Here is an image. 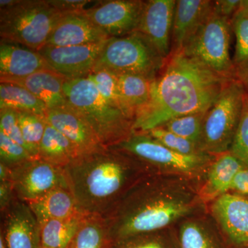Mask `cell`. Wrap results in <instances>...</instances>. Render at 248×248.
Returning <instances> with one entry per match:
<instances>
[{
  "label": "cell",
  "instance_id": "1",
  "mask_svg": "<svg viewBox=\"0 0 248 248\" xmlns=\"http://www.w3.org/2000/svg\"><path fill=\"white\" fill-rule=\"evenodd\" d=\"M199 186L187 178L155 173L142 179L105 217L114 242L176 226L187 217L206 211Z\"/></svg>",
  "mask_w": 248,
  "mask_h": 248
},
{
  "label": "cell",
  "instance_id": "2",
  "mask_svg": "<svg viewBox=\"0 0 248 248\" xmlns=\"http://www.w3.org/2000/svg\"><path fill=\"white\" fill-rule=\"evenodd\" d=\"M153 81L148 104L134 120V131L147 132L179 116L205 112L230 80L184 52L172 54Z\"/></svg>",
  "mask_w": 248,
  "mask_h": 248
},
{
  "label": "cell",
  "instance_id": "3",
  "mask_svg": "<svg viewBox=\"0 0 248 248\" xmlns=\"http://www.w3.org/2000/svg\"><path fill=\"white\" fill-rule=\"evenodd\" d=\"M63 169L79 211L104 217L133 186L154 174L133 156L110 148L78 156Z\"/></svg>",
  "mask_w": 248,
  "mask_h": 248
},
{
  "label": "cell",
  "instance_id": "4",
  "mask_svg": "<svg viewBox=\"0 0 248 248\" xmlns=\"http://www.w3.org/2000/svg\"><path fill=\"white\" fill-rule=\"evenodd\" d=\"M63 91L67 103L84 117L107 148L133 133V119L110 105L89 78L66 79Z\"/></svg>",
  "mask_w": 248,
  "mask_h": 248
},
{
  "label": "cell",
  "instance_id": "5",
  "mask_svg": "<svg viewBox=\"0 0 248 248\" xmlns=\"http://www.w3.org/2000/svg\"><path fill=\"white\" fill-rule=\"evenodd\" d=\"M61 16L48 0H1V41L38 51Z\"/></svg>",
  "mask_w": 248,
  "mask_h": 248
},
{
  "label": "cell",
  "instance_id": "6",
  "mask_svg": "<svg viewBox=\"0 0 248 248\" xmlns=\"http://www.w3.org/2000/svg\"><path fill=\"white\" fill-rule=\"evenodd\" d=\"M133 156L155 174L179 176L200 183L215 156L179 154L145 132L133 131L124 141L109 147Z\"/></svg>",
  "mask_w": 248,
  "mask_h": 248
},
{
  "label": "cell",
  "instance_id": "7",
  "mask_svg": "<svg viewBox=\"0 0 248 248\" xmlns=\"http://www.w3.org/2000/svg\"><path fill=\"white\" fill-rule=\"evenodd\" d=\"M244 94L241 83L230 80L205 112L199 143L203 153L216 156L230 151L241 120Z\"/></svg>",
  "mask_w": 248,
  "mask_h": 248
},
{
  "label": "cell",
  "instance_id": "8",
  "mask_svg": "<svg viewBox=\"0 0 248 248\" xmlns=\"http://www.w3.org/2000/svg\"><path fill=\"white\" fill-rule=\"evenodd\" d=\"M166 62L144 37L135 32L110 37L93 71L106 70L117 76L137 75L155 79Z\"/></svg>",
  "mask_w": 248,
  "mask_h": 248
},
{
  "label": "cell",
  "instance_id": "9",
  "mask_svg": "<svg viewBox=\"0 0 248 248\" xmlns=\"http://www.w3.org/2000/svg\"><path fill=\"white\" fill-rule=\"evenodd\" d=\"M231 31V20L213 10L182 51L219 76L234 79L235 66L230 55Z\"/></svg>",
  "mask_w": 248,
  "mask_h": 248
},
{
  "label": "cell",
  "instance_id": "10",
  "mask_svg": "<svg viewBox=\"0 0 248 248\" xmlns=\"http://www.w3.org/2000/svg\"><path fill=\"white\" fill-rule=\"evenodd\" d=\"M10 169L15 194L26 203L38 200L58 187H68L64 169L44 160L34 158Z\"/></svg>",
  "mask_w": 248,
  "mask_h": 248
},
{
  "label": "cell",
  "instance_id": "11",
  "mask_svg": "<svg viewBox=\"0 0 248 248\" xmlns=\"http://www.w3.org/2000/svg\"><path fill=\"white\" fill-rule=\"evenodd\" d=\"M144 4L140 0L99 1L84 13L109 37H123L136 32Z\"/></svg>",
  "mask_w": 248,
  "mask_h": 248
},
{
  "label": "cell",
  "instance_id": "12",
  "mask_svg": "<svg viewBox=\"0 0 248 248\" xmlns=\"http://www.w3.org/2000/svg\"><path fill=\"white\" fill-rule=\"evenodd\" d=\"M231 248H248V197L228 192L208 206Z\"/></svg>",
  "mask_w": 248,
  "mask_h": 248
},
{
  "label": "cell",
  "instance_id": "13",
  "mask_svg": "<svg viewBox=\"0 0 248 248\" xmlns=\"http://www.w3.org/2000/svg\"><path fill=\"white\" fill-rule=\"evenodd\" d=\"M107 40L91 45L70 46L46 45L38 52L52 71L66 79L86 78L94 69Z\"/></svg>",
  "mask_w": 248,
  "mask_h": 248
},
{
  "label": "cell",
  "instance_id": "14",
  "mask_svg": "<svg viewBox=\"0 0 248 248\" xmlns=\"http://www.w3.org/2000/svg\"><path fill=\"white\" fill-rule=\"evenodd\" d=\"M175 0L145 1L136 32L140 34L167 61L171 55V42Z\"/></svg>",
  "mask_w": 248,
  "mask_h": 248
},
{
  "label": "cell",
  "instance_id": "15",
  "mask_svg": "<svg viewBox=\"0 0 248 248\" xmlns=\"http://www.w3.org/2000/svg\"><path fill=\"white\" fill-rule=\"evenodd\" d=\"M45 118L73 143L79 156L107 148L84 117L68 103L61 107L48 109Z\"/></svg>",
  "mask_w": 248,
  "mask_h": 248
},
{
  "label": "cell",
  "instance_id": "16",
  "mask_svg": "<svg viewBox=\"0 0 248 248\" xmlns=\"http://www.w3.org/2000/svg\"><path fill=\"white\" fill-rule=\"evenodd\" d=\"M1 234L8 248H40V225L28 204L17 197L1 213Z\"/></svg>",
  "mask_w": 248,
  "mask_h": 248
},
{
  "label": "cell",
  "instance_id": "17",
  "mask_svg": "<svg viewBox=\"0 0 248 248\" xmlns=\"http://www.w3.org/2000/svg\"><path fill=\"white\" fill-rule=\"evenodd\" d=\"M110 38L84 14V11L62 14L46 46H70L91 45Z\"/></svg>",
  "mask_w": 248,
  "mask_h": 248
},
{
  "label": "cell",
  "instance_id": "18",
  "mask_svg": "<svg viewBox=\"0 0 248 248\" xmlns=\"http://www.w3.org/2000/svg\"><path fill=\"white\" fill-rule=\"evenodd\" d=\"M213 10V1L177 0L176 1L171 55L184 50Z\"/></svg>",
  "mask_w": 248,
  "mask_h": 248
},
{
  "label": "cell",
  "instance_id": "19",
  "mask_svg": "<svg viewBox=\"0 0 248 248\" xmlns=\"http://www.w3.org/2000/svg\"><path fill=\"white\" fill-rule=\"evenodd\" d=\"M176 227L182 248H231L208 210L184 218Z\"/></svg>",
  "mask_w": 248,
  "mask_h": 248
},
{
  "label": "cell",
  "instance_id": "20",
  "mask_svg": "<svg viewBox=\"0 0 248 248\" xmlns=\"http://www.w3.org/2000/svg\"><path fill=\"white\" fill-rule=\"evenodd\" d=\"M244 166L230 151L215 156L199 186L202 202L208 206L213 201L229 192L235 175Z\"/></svg>",
  "mask_w": 248,
  "mask_h": 248
},
{
  "label": "cell",
  "instance_id": "21",
  "mask_svg": "<svg viewBox=\"0 0 248 248\" xmlns=\"http://www.w3.org/2000/svg\"><path fill=\"white\" fill-rule=\"evenodd\" d=\"M64 77L51 70H44L24 78L0 77L1 83H11L22 86L42 101L48 109L66 105L63 91Z\"/></svg>",
  "mask_w": 248,
  "mask_h": 248
},
{
  "label": "cell",
  "instance_id": "22",
  "mask_svg": "<svg viewBox=\"0 0 248 248\" xmlns=\"http://www.w3.org/2000/svg\"><path fill=\"white\" fill-rule=\"evenodd\" d=\"M44 70L51 68L38 51L17 44L1 41L0 77L24 78Z\"/></svg>",
  "mask_w": 248,
  "mask_h": 248
},
{
  "label": "cell",
  "instance_id": "23",
  "mask_svg": "<svg viewBox=\"0 0 248 248\" xmlns=\"http://www.w3.org/2000/svg\"><path fill=\"white\" fill-rule=\"evenodd\" d=\"M39 224L50 220L64 219L81 213L69 187H60L38 200L27 202Z\"/></svg>",
  "mask_w": 248,
  "mask_h": 248
},
{
  "label": "cell",
  "instance_id": "24",
  "mask_svg": "<svg viewBox=\"0 0 248 248\" xmlns=\"http://www.w3.org/2000/svg\"><path fill=\"white\" fill-rule=\"evenodd\" d=\"M107 218L84 214L68 248H114Z\"/></svg>",
  "mask_w": 248,
  "mask_h": 248
},
{
  "label": "cell",
  "instance_id": "25",
  "mask_svg": "<svg viewBox=\"0 0 248 248\" xmlns=\"http://www.w3.org/2000/svg\"><path fill=\"white\" fill-rule=\"evenodd\" d=\"M78 156L73 143L46 121L45 134L39 147L38 159L64 169Z\"/></svg>",
  "mask_w": 248,
  "mask_h": 248
},
{
  "label": "cell",
  "instance_id": "26",
  "mask_svg": "<svg viewBox=\"0 0 248 248\" xmlns=\"http://www.w3.org/2000/svg\"><path fill=\"white\" fill-rule=\"evenodd\" d=\"M154 80L137 75L118 76L121 97L127 112L134 120L139 111L149 102Z\"/></svg>",
  "mask_w": 248,
  "mask_h": 248
},
{
  "label": "cell",
  "instance_id": "27",
  "mask_svg": "<svg viewBox=\"0 0 248 248\" xmlns=\"http://www.w3.org/2000/svg\"><path fill=\"white\" fill-rule=\"evenodd\" d=\"M84 215L79 213L64 219L50 220L39 224L41 248H69Z\"/></svg>",
  "mask_w": 248,
  "mask_h": 248
},
{
  "label": "cell",
  "instance_id": "28",
  "mask_svg": "<svg viewBox=\"0 0 248 248\" xmlns=\"http://www.w3.org/2000/svg\"><path fill=\"white\" fill-rule=\"evenodd\" d=\"M13 109L19 112L45 115L48 108L30 91L11 83L0 84V109Z\"/></svg>",
  "mask_w": 248,
  "mask_h": 248
},
{
  "label": "cell",
  "instance_id": "29",
  "mask_svg": "<svg viewBox=\"0 0 248 248\" xmlns=\"http://www.w3.org/2000/svg\"><path fill=\"white\" fill-rule=\"evenodd\" d=\"M114 248H182L177 227L147 232L128 236L115 243Z\"/></svg>",
  "mask_w": 248,
  "mask_h": 248
},
{
  "label": "cell",
  "instance_id": "30",
  "mask_svg": "<svg viewBox=\"0 0 248 248\" xmlns=\"http://www.w3.org/2000/svg\"><path fill=\"white\" fill-rule=\"evenodd\" d=\"M17 112L18 122L28 150L34 158L38 159L39 147L43 138L46 125L45 115L19 111Z\"/></svg>",
  "mask_w": 248,
  "mask_h": 248
},
{
  "label": "cell",
  "instance_id": "31",
  "mask_svg": "<svg viewBox=\"0 0 248 248\" xmlns=\"http://www.w3.org/2000/svg\"><path fill=\"white\" fill-rule=\"evenodd\" d=\"M232 30L236 37V46L233 62L234 66L248 60V0L241 1L231 19Z\"/></svg>",
  "mask_w": 248,
  "mask_h": 248
},
{
  "label": "cell",
  "instance_id": "32",
  "mask_svg": "<svg viewBox=\"0 0 248 248\" xmlns=\"http://www.w3.org/2000/svg\"><path fill=\"white\" fill-rule=\"evenodd\" d=\"M86 78L94 83L99 93L110 105L120 109L133 120L127 112L121 97L117 75L106 70H98L93 71Z\"/></svg>",
  "mask_w": 248,
  "mask_h": 248
},
{
  "label": "cell",
  "instance_id": "33",
  "mask_svg": "<svg viewBox=\"0 0 248 248\" xmlns=\"http://www.w3.org/2000/svg\"><path fill=\"white\" fill-rule=\"evenodd\" d=\"M205 114V112H197L179 116L171 119L159 127H162L178 136L190 140L199 146Z\"/></svg>",
  "mask_w": 248,
  "mask_h": 248
},
{
  "label": "cell",
  "instance_id": "34",
  "mask_svg": "<svg viewBox=\"0 0 248 248\" xmlns=\"http://www.w3.org/2000/svg\"><path fill=\"white\" fill-rule=\"evenodd\" d=\"M145 133H148L150 136L169 149L179 154L190 156L207 155L201 151L197 143L178 136L175 134L163 128L162 127H157Z\"/></svg>",
  "mask_w": 248,
  "mask_h": 248
},
{
  "label": "cell",
  "instance_id": "35",
  "mask_svg": "<svg viewBox=\"0 0 248 248\" xmlns=\"http://www.w3.org/2000/svg\"><path fill=\"white\" fill-rule=\"evenodd\" d=\"M32 159L25 148L0 131V163L11 169Z\"/></svg>",
  "mask_w": 248,
  "mask_h": 248
},
{
  "label": "cell",
  "instance_id": "36",
  "mask_svg": "<svg viewBox=\"0 0 248 248\" xmlns=\"http://www.w3.org/2000/svg\"><path fill=\"white\" fill-rule=\"evenodd\" d=\"M230 152L248 167V94L246 92L241 120Z\"/></svg>",
  "mask_w": 248,
  "mask_h": 248
},
{
  "label": "cell",
  "instance_id": "37",
  "mask_svg": "<svg viewBox=\"0 0 248 248\" xmlns=\"http://www.w3.org/2000/svg\"><path fill=\"white\" fill-rule=\"evenodd\" d=\"M0 131L29 151L23 139L17 111L9 108L0 109Z\"/></svg>",
  "mask_w": 248,
  "mask_h": 248
},
{
  "label": "cell",
  "instance_id": "38",
  "mask_svg": "<svg viewBox=\"0 0 248 248\" xmlns=\"http://www.w3.org/2000/svg\"><path fill=\"white\" fill-rule=\"evenodd\" d=\"M48 2L60 14L78 12L86 9L92 1L88 0H48Z\"/></svg>",
  "mask_w": 248,
  "mask_h": 248
},
{
  "label": "cell",
  "instance_id": "39",
  "mask_svg": "<svg viewBox=\"0 0 248 248\" xmlns=\"http://www.w3.org/2000/svg\"><path fill=\"white\" fill-rule=\"evenodd\" d=\"M240 0H217L213 1V11L218 15L231 21L232 17L239 9Z\"/></svg>",
  "mask_w": 248,
  "mask_h": 248
},
{
  "label": "cell",
  "instance_id": "40",
  "mask_svg": "<svg viewBox=\"0 0 248 248\" xmlns=\"http://www.w3.org/2000/svg\"><path fill=\"white\" fill-rule=\"evenodd\" d=\"M231 193L248 197V167L244 166L235 175L230 192Z\"/></svg>",
  "mask_w": 248,
  "mask_h": 248
},
{
  "label": "cell",
  "instance_id": "41",
  "mask_svg": "<svg viewBox=\"0 0 248 248\" xmlns=\"http://www.w3.org/2000/svg\"><path fill=\"white\" fill-rule=\"evenodd\" d=\"M12 183L10 181L0 182V210L4 212L16 198Z\"/></svg>",
  "mask_w": 248,
  "mask_h": 248
},
{
  "label": "cell",
  "instance_id": "42",
  "mask_svg": "<svg viewBox=\"0 0 248 248\" xmlns=\"http://www.w3.org/2000/svg\"><path fill=\"white\" fill-rule=\"evenodd\" d=\"M234 79L238 80L248 94V60L235 66Z\"/></svg>",
  "mask_w": 248,
  "mask_h": 248
},
{
  "label": "cell",
  "instance_id": "43",
  "mask_svg": "<svg viewBox=\"0 0 248 248\" xmlns=\"http://www.w3.org/2000/svg\"><path fill=\"white\" fill-rule=\"evenodd\" d=\"M11 169L7 166L0 163V182H7L11 179ZM11 182V181H10Z\"/></svg>",
  "mask_w": 248,
  "mask_h": 248
},
{
  "label": "cell",
  "instance_id": "44",
  "mask_svg": "<svg viewBox=\"0 0 248 248\" xmlns=\"http://www.w3.org/2000/svg\"><path fill=\"white\" fill-rule=\"evenodd\" d=\"M0 248H8L3 235L0 233Z\"/></svg>",
  "mask_w": 248,
  "mask_h": 248
},
{
  "label": "cell",
  "instance_id": "45",
  "mask_svg": "<svg viewBox=\"0 0 248 248\" xmlns=\"http://www.w3.org/2000/svg\"></svg>",
  "mask_w": 248,
  "mask_h": 248
}]
</instances>
